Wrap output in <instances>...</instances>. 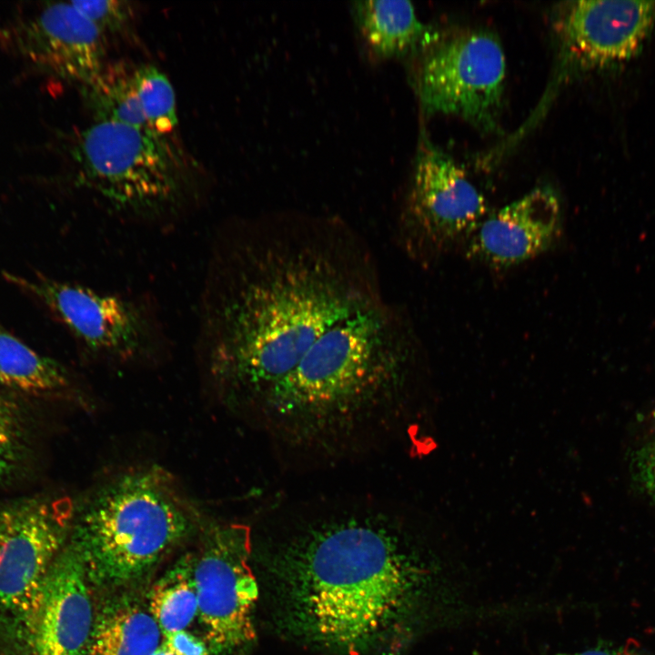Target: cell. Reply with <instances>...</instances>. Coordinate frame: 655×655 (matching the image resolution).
Masks as SVG:
<instances>
[{
	"label": "cell",
	"mask_w": 655,
	"mask_h": 655,
	"mask_svg": "<svg viewBox=\"0 0 655 655\" xmlns=\"http://www.w3.org/2000/svg\"><path fill=\"white\" fill-rule=\"evenodd\" d=\"M384 297L370 249L340 219L237 226L204 287L198 342L211 380L247 414L329 328Z\"/></svg>",
	"instance_id": "obj_1"
},
{
	"label": "cell",
	"mask_w": 655,
	"mask_h": 655,
	"mask_svg": "<svg viewBox=\"0 0 655 655\" xmlns=\"http://www.w3.org/2000/svg\"><path fill=\"white\" fill-rule=\"evenodd\" d=\"M414 335L386 297L335 324L248 413L277 449L329 463L386 439Z\"/></svg>",
	"instance_id": "obj_2"
},
{
	"label": "cell",
	"mask_w": 655,
	"mask_h": 655,
	"mask_svg": "<svg viewBox=\"0 0 655 655\" xmlns=\"http://www.w3.org/2000/svg\"><path fill=\"white\" fill-rule=\"evenodd\" d=\"M313 516L282 553L293 614L314 640L357 653L410 609L421 572L385 510Z\"/></svg>",
	"instance_id": "obj_3"
},
{
	"label": "cell",
	"mask_w": 655,
	"mask_h": 655,
	"mask_svg": "<svg viewBox=\"0 0 655 655\" xmlns=\"http://www.w3.org/2000/svg\"><path fill=\"white\" fill-rule=\"evenodd\" d=\"M194 524L167 474L143 469L98 491L73 523L70 541L90 580L119 586L145 575Z\"/></svg>",
	"instance_id": "obj_4"
},
{
	"label": "cell",
	"mask_w": 655,
	"mask_h": 655,
	"mask_svg": "<svg viewBox=\"0 0 655 655\" xmlns=\"http://www.w3.org/2000/svg\"><path fill=\"white\" fill-rule=\"evenodd\" d=\"M74 156L80 182L116 212L153 218L182 196L176 155L147 130L94 122L78 136Z\"/></svg>",
	"instance_id": "obj_5"
},
{
	"label": "cell",
	"mask_w": 655,
	"mask_h": 655,
	"mask_svg": "<svg viewBox=\"0 0 655 655\" xmlns=\"http://www.w3.org/2000/svg\"><path fill=\"white\" fill-rule=\"evenodd\" d=\"M506 57L499 38L481 29H464L429 40L415 74L423 113L458 116L478 129L499 125Z\"/></svg>",
	"instance_id": "obj_6"
},
{
	"label": "cell",
	"mask_w": 655,
	"mask_h": 655,
	"mask_svg": "<svg viewBox=\"0 0 655 655\" xmlns=\"http://www.w3.org/2000/svg\"><path fill=\"white\" fill-rule=\"evenodd\" d=\"M5 277L45 306L94 358L127 363L152 357L164 345L158 321L137 299L39 274Z\"/></svg>",
	"instance_id": "obj_7"
},
{
	"label": "cell",
	"mask_w": 655,
	"mask_h": 655,
	"mask_svg": "<svg viewBox=\"0 0 655 655\" xmlns=\"http://www.w3.org/2000/svg\"><path fill=\"white\" fill-rule=\"evenodd\" d=\"M252 551L250 528L225 523L212 526L192 553L197 617L215 655H232L256 638Z\"/></svg>",
	"instance_id": "obj_8"
},
{
	"label": "cell",
	"mask_w": 655,
	"mask_h": 655,
	"mask_svg": "<svg viewBox=\"0 0 655 655\" xmlns=\"http://www.w3.org/2000/svg\"><path fill=\"white\" fill-rule=\"evenodd\" d=\"M73 519L66 499L0 506V632L14 648Z\"/></svg>",
	"instance_id": "obj_9"
},
{
	"label": "cell",
	"mask_w": 655,
	"mask_h": 655,
	"mask_svg": "<svg viewBox=\"0 0 655 655\" xmlns=\"http://www.w3.org/2000/svg\"><path fill=\"white\" fill-rule=\"evenodd\" d=\"M487 211L485 196L466 171L422 136L402 217L408 242L418 249H443L470 237Z\"/></svg>",
	"instance_id": "obj_10"
},
{
	"label": "cell",
	"mask_w": 655,
	"mask_h": 655,
	"mask_svg": "<svg viewBox=\"0 0 655 655\" xmlns=\"http://www.w3.org/2000/svg\"><path fill=\"white\" fill-rule=\"evenodd\" d=\"M655 19L654 1L581 0L569 3L556 22L559 77L631 58Z\"/></svg>",
	"instance_id": "obj_11"
},
{
	"label": "cell",
	"mask_w": 655,
	"mask_h": 655,
	"mask_svg": "<svg viewBox=\"0 0 655 655\" xmlns=\"http://www.w3.org/2000/svg\"><path fill=\"white\" fill-rule=\"evenodd\" d=\"M89 580L69 540L51 565L15 650L22 655H89L96 619Z\"/></svg>",
	"instance_id": "obj_12"
},
{
	"label": "cell",
	"mask_w": 655,
	"mask_h": 655,
	"mask_svg": "<svg viewBox=\"0 0 655 655\" xmlns=\"http://www.w3.org/2000/svg\"><path fill=\"white\" fill-rule=\"evenodd\" d=\"M8 41L36 66L83 86L105 66V36L71 2L49 4L8 31Z\"/></svg>",
	"instance_id": "obj_13"
},
{
	"label": "cell",
	"mask_w": 655,
	"mask_h": 655,
	"mask_svg": "<svg viewBox=\"0 0 655 655\" xmlns=\"http://www.w3.org/2000/svg\"><path fill=\"white\" fill-rule=\"evenodd\" d=\"M560 228L558 195L539 186L486 217L470 236L467 254L491 267H511L549 249Z\"/></svg>",
	"instance_id": "obj_14"
},
{
	"label": "cell",
	"mask_w": 655,
	"mask_h": 655,
	"mask_svg": "<svg viewBox=\"0 0 655 655\" xmlns=\"http://www.w3.org/2000/svg\"><path fill=\"white\" fill-rule=\"evenodd\" d=\"M162 636L147 606L133 596H117L96 615L89 655H151Z\"/></svg>",
	"instance_id": "obj_15"
},
{
	"label": "cell",
	"mask_w": 655,
	"mask_h": 655,
	"mask_svg": "<svg viewBox=\"0 0 655 655\" xmlns=\"http://www.w3.org/2000/svg\"><path fill=\"white\" fill-rule=\"evenodd\" d=\"M358 33L371 57L400 56L424 44L428 36L413 4L407 0L353 2Z\"/></svg>",
	"instance_id": "obj_16"
},
{
	"label": "cell",
	"mask_w": 655,
	"mask_h": 655,
	"mask_svg": "<svg viewBox=\"0 0 655 655\" xmlns=\"http://www.w3.org/2000/svg\"><path fill=\"white\" fill-rule=\"evenodd\" d=\"M0 383L26 394L58 393L70 387L66 370L6 330L0 323Z\"/></svg>",
	"instance_id": "obj_17"
},
{
	"label": "cell",
	"mask_w": 655,
	"mask_h": 655,
	"mask_svg": "<svg viewBox=\"0 0 655 655\" xmlns=\"http://www.w3.org/2000/svg\"><path fill=\"white\" fill-rule=\"evenodd\" d=\"M133 70L121 64L105 65L83 86L95 122L119 123L149 131L134 86Z\"/></svg>",
	"instance_id": "obj_18"
},
{
	"label": "cell",
	"mask_w": 655,
	"mask_h": 655,
	"mask_svg": "<svg viewBox=\"0 0 655 655\" xmlns=\"http://www.w3.org/2000/svg\"><path fill=\"white\" fill-rule=\"evenodd\" d=\"M148 610L163 636L186 630L197 616L192 553L183 556L153 586Z\"/></svg>",
	"instance_id": "obj_19"
},
{
	"label": "cell",
	"mask_w": 655,
	"mask_h": 655,
	"mask_svg": "<svg viewBox=\"0 0 655 655\" xmlns=\"http://www.w3.org/2000/svg\"><path fill=\"white\" fill-rule=\"evenodd\" d=\"M133 82L149 132L166 139L177 126L176 96L171 83L152 65L135 68Z\"/></svg>",
	"instance_id": "obj_20"
},
{
	"label": "cell",
	"mask_w": 655,
	"mask_h": 655,
	"mask_svg": "<svg viewBox=\"0 0 655 655\" xmlns=\"http://www.w3.org/2000/svg\"><path fill=\"white\" fill-rule=\"evenodd\" d=\"M71 4L82 12L104 36L106 34L125 33L133 22L134 9L127 1H71Z\"/></svg>",
	"instance_id": "obj_21"
},
{
	"label": "cell",
	"mask_w": 655,
	"mask_h": 655,
	"mask_svg": "<svg viewBox=\"0 0 655 655\" xmlns=\"http://www.w3.org/2000/svg\"><path fill=\"white\" fill-rule=\"evenodd\" d=\"M21 451V428L15 408L0 396V480L14 469Z\"/></svg>",
	"instance_id": "obj_22"
},
{
	"label": "cell",
	"mask_w": 655,
	"mask_h": 655,
	"mask_svg": "<svg viewBox=\"0 0 655 655\" xmlns=\"http://www.w3.org/2000/svg\"><path fill=\"white\" fill-rule=\"evenodd\" d=\"M632 469L637 487L655 503V435L635 452Z\"/></svg>",
	"instance_id": "obj_23"
},
{
	"label": "cell",
	"mask_w": 655,
	"mask_h": 655,
	"mask_svg": "<svg viewBox=\"0 0 655 655\" xmlns=\"http://www.w3.org/2000/svg\"><path fill=\"white\" fill-rule=\"evenodd\" d=\"M162 642L176 655H208V649L205 641L186 630L163 636Z\"/></svg>",
	"instance_id": "obj_24"
},
{
	"label": "cell",
	"mask_w": 655,
	"mask_h": 655,
	"mask_svg": "<svg viewBox=\"0 0 655 655\" xmlns=\"http://www.w3.org/2000/svg\"><path fill=\"white\" fill-rule=\"evenodd\" d=\"M555 655H641L633 649L627 647H595L582 651L558 653Z\"/></svg>",
	"instance_id": "obj_25"
},
{
	"label": "cell",
	"mask_w": 655,
	"mask_h": 655,
	"mask_svg": "<svg viewBox=\"0 0 655 655\" xmlns=\"http://www.w3.org/2000/svg\"><path fill=\"white\" fill-rule=\"evenodd\" d=\"M151 655H176V654L162 642L161 645Z\"/></svg>",
	"instance_id": "obj_26"
}]
</instances>
